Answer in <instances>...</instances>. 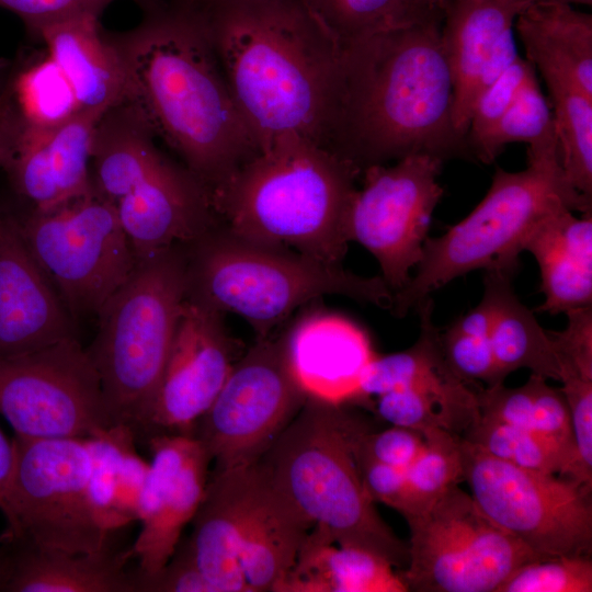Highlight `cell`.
<instances>
[{"mask_svg": "<svg viewBox=\"0 0 592 592\" xmlns=\"http://www.w3.org/2000/svg\"><path fill=\"white\" fill-rule=\"evenodd\" d=\"M139 23L106 35L125 75L124 103L213 193L260 152L192 2L136 0Z\"/></svg>", "mask_w": 592, "mask_h": 592, "instance_id": "6da1fadb", "label": "cell"}, {"mask_svg": "<svg viewBox=\"0 0 592 592\" xmlns=\"http://www.w3.org/2000/svg\"><path fill=\"white\" fill-rule=\"evenodd\" d=\"M442 16L341 46L327 148L360 173L412 155L475 159L453 123Z\"/></svg>", "mask_w": 592, "mask_h": 592, "instance_id": "7a4b0ae2", "label": "cell"}, {"mask_svg": "<svg viewBox=\"0 0 592 592\" xmlns=\"http://www.w3.org/2000/svg\"><path fill=\"white\" fill-rule=\"evenodd\" d=\"M192 3L260 151L293 136L327 148L341 46L308 1Z\"/></svg>", "mask_w": 592, "mask_h": 592, "instance_id": "3957f363", "label": "cell"}, {"mask_svg": "<svg viewBox=\"0 0 592 592\" xmlns=\"http://www.w3.org/2000/svg\"><path fill=\"white\" fill-rule=\"evenodd\" d=\"M360 174L309 139L284 137L260 151L212 193L229 232L341 264Z\"/></svg>", "mask_w": 592, "mask_h": 592, "instance_id": "277c9868", "label": "cell"}, {"mask_svg": "<svg viewBox=\"0 0 592 592\" xmlns=\"http://www.w3.org/2000/svg\"><path fill=\"white\" fill-rule=\"evenodd\" d=\"M364 429L342 405L307 398L257 464L337 545L371 551L403 570L408 544L380 517L356 462L355 442Z\"/></svg>", "mask_w": 592, "mask_h": 592, "instance_id": "5b68a950", "label": "cell"}, {"mask_svg": "<svg viewBox=\"0 0 592 592\" xmlns=\"http://www.w3.org/2000/svg\"><path fill=\"white\" fill-rule=\"evenodd\" d=\"M185 246L186 298L244 319L258 338L327 295L391 308L382 276L364 277L295 250L248 240L215 226Z\"/></svg>", "mask_w": 592, "mask_h": 592, "instance_id": "8992f818", "label": "cell"}, {"mask_svg": "<svg viewBox=\"0 0 592 592\" xmlns=\"http://www.w3.org/2000/svg\"><path fill=\"white\" fill-rule=\"evenodd\" d=\"M562 206L592 213V200L568 182L559 150L527 153V167L522 171L497 168L480 203L443 235L429 236L414 273L394 294L392 314L405 316L410 309L417 310L433 292L473 271H500L513 276L534 226Z\"/></svg>", "mask_w": 592, "mask_h": 592, "instance_id": "52a82bcc", "label": "cell"}, {"mask_svg": "<svg viewBox=\"0 0 592 592\" xmlns=\"http://www.w3.org/2000/svg\"><path fill=\"white\" fill-rule=\"evenodd\" d=\"M187 294L184 244L138 261L86 349L113 423L146 433Z\"/></svg>", "mask_w": 592, "mask_h": 592, "instance_id": "ba28073f", "label": "cell"}, {"mask_svg": "<svg viewBox=\"0 0 592 592\" xmlns=\"http://www.w3.org/2000/svg\"><path fill=\"white\" fill-rule=\"evenodd\" d=\"M14 463L1 512L0 542L25 540L69 553H93L109 544L91 506L88 439L14 435Z\"/></svg>", "mask_w": 592, "mask_h": 592, "instance_id": "9c48e42d", "label": "cell"}, {"mask_svg": "<svg viewBox=\"0 0 592 592\" xmlns=\"http://www.w3.org/2000/svg\"><path fill=\"white\" fill-rule=\"evenodd\" d=\"M32 257L75 320L94 315L137 260L116 206L94 192L20 219Z\"/></svg>", "mask_w": 592, "mask_h": 592, "instance_id": "30bf717a", "label": "cell"}, {"mask_svg": "<svg viewBox=\"0 0 592 592\" xmlns=\"http://www.w3.org/2000/svg\"><path fill=\"white\" fill-rule=\"evenodd\" d=\"M408 591L498 592L522 565L542 558L492 521L458 485L407 521Z\"/></svg>", "mask_w": 592, "mask_h": 592, "instance_id": "8fae6325", "label": "cell"}, {"mask_svg": "<svg viewBox=\"0 0 592 592\" xmlns=\"http://www.w3.org/2000/svg\"><path fill=\"white\" fill-rule=\"evenodd\" d=\"M463 463L474 500L532 551L540 557L591 555V488L505 463L464 439Z\"/></svg>", "mask_w": 592, "mask_h": 592, "instance_id": "7c38bea8", "label": "cell"}, {"mask_svg": "<svg viewBox=\"0 0 592 592\" xmlns=\"http://www.w3.org/2000/svg\"><path fill=\"white\" fill-rule=\"evenodd\" d=\"M306 399L287 365L282 337L258 338L235 362L191 435L203 445L214 469L250 466L260 460Z\"/></svg>", "mask_w": 592, "mask_h": 592, "instance_id": "4fadbf2b", "label": "cell"}, {"mask_svg": "<svg viewBox=\"0 0 592 592\" xmlns=\"http://www.w3.org/2000/svg\"><path fill=\"white\" fill-rule=\"evenodd\" d=\"M0 414L26 439H88L114 424L77 338L0 358Z\"/></svg>", "mask_w": 592, "mask_h": 592, "instance_id": "5bb4252c", "label": "cell"}, {"mask_svg": "<svg viewBox=\"0 0 592 592\" xmlns=\"http://www.w3.org/2000/svg\"><path fill=\"white\" fill-rule=\"evenodd\" d=\"M443 161L412 155L392 166L365 169L348 213L349 240L363 246L378 262L382 277L395 294L409 282L429 238L433 212L443 196L439 182Z\"/></svg>", "mask_w": 592, "mask_h": 592, "instance_id": "9a60e30c", "label": "cell"}, {"mask_svg": "<svg viewBox=\"0 0 592 592\" xmlns=\"http://www.w3.org/2000/svg\"><path fill=\"white\" fill-rule=\"evenodd\" d=\"M234 364L221 314L186 298L146 433L191 435Z\"/></svg>", "mask_w": 592, "mask_h": 592, "instance_id": "2e32d148", "label": "cell"}, {"mask_svg": "<svg viewBox=\"0 0 592 592\" xmlns=\"http://www.w3.org/2000/svg\"><path fill=\"white\" fill-rule=\"evenodd\" d=\"M148 439L151 460L138 506L140 528L129 548L143 576L156 573L173 555L203 499L212 463L192 435L158 433Z\"/></svg>", "mask_w": 592, "mask_h": 592, "instance_id": "e0dca14e", "label": "cell"}, {"mask_svg": "<svg viewBox=\"0 0 592 592\" xmlns=\"http://www.w3.org/2000/svg\"><path fill=\"white\" fill-rule=\"evenodd\" d=\"M530 0H447L441 39L453 84V123L467 135L480 95L519 57L513 34Z\"/></svg>", "mask_w": 592, "mask_h": 592, "instance_id": "ac0fdd59", "label": "cell"}, {"mask_svg": "<svg viewBox=\"0 0 592 592\" xmlns=\"http://www.w3.org/2000/svg\"><path fill=\"white\" fill-rule=\"evenodd\" d=\"M70 338L76 320L29 251L19 218L0 213V358Z\"/></svg>", "mask_w": 592, "mask_h": 592, "instance_id": "d6986e66", "label": "cell"}, {"mask_svg": "<svg viewBox=\"0 0 592 592\" xmlns=\"http://www.w3.org/2000/svg\"><path fill=\"white\" fill-rule=\"evenodd\" d=\"M115 206L137 262L191 243L216 226L208 187L167 157Z\"/></svg>", "mask_w": 592, "mask_h": 592, "instance_id": "ffe728a7", "label": "cell"}, {"mask_svg": "<svg viewBox=\"0 0 592 592\" xmlns=\"http://www.w3.org/2000/svg\"><path fill=\"white\" fill-rule=\"evenodd\" d=\"M106 111L82 110L48 130L21 128L1 168L13 189L37 210H49L93 192L91 152Z\"/></svg>", "mask_w": 592, "mask_h": 592, "instance_id": "44dd1931", "label": "cell"}, {"mask_svg": "<svg viewBox=\"0 0 592 592\" xmlns=\"http://www.w3.org/2000/svg\"><path fill=\"white\" fill-rule=\"evenodd\" d=\"M281 337L289 371L307 398L332 405L361 398V377L375 354L355 322L339 314L311 310Z\"/></svg>", "mask_w": 592, "mask_h": 592, "instance_id": "7402d4cb", "label": "cell"}, {"mask_svg": "<svg viewBox=\"0 0 592 592\" xmlns=\"http://www.w3.org/2000/svg\"><path fill=\"white\" fill-rule=\"evenodd\" d=\"M261 485L257 464L216 470L191 521L187 543L215 592H250L240 551Z\"/></svg>", "mask_w": 592, "mask_h": 592, "instance_id": "603a6c76", "label": "cell"}, {"mask_svg": "<svg viewBox=\"0 0 592 592\" xmlns=\"http://www.w3.org/2000/svg\"><path fill=\"white\" fill-rule=\"evenodd\" d=\"M420 334L408 349L378 356L365 367L360 396H379L409 388L434 398L454 413L466 430L479 419L478 390L459 378L448 366L441 344V331L433 322V301L418 308Z\"/></svg>", "mask_w": 592, "mask_h": 592, "instance_id": "cb8c5ba5", "label": "cell"}, {"mask_svg": "<svg viewBox=\"0 0 592 592\" xmlns=\"http://www.w3.org/2000/svg\"><path fill=\"white\" fill-rule=\"evenodd\" d=\"M523 251L535 259L543 303L550 315L592 306V213L577 217L562 206L543 217L527 236Z\"/></svg>", "mask_w": 592, "mask_h": 592, "instance_id": "d4e9b609", "label": "cell"}, {"mask_svg": "<svg viewBox=\"0 0 592 592\" xmlns=\"http://www.w3.org/2000/svg\"><path fill=\"white\" fill-rule=\"evenodd\" d=\"M9 567L3 592H136L126 570L130 550L107 544L93 553H69L25 540L1 542Z\"/></svg>", "mask_w": 592, "mask_h": 592, "instance_id": "484cf974", "label": "cell"}, {"mask_svg": "<svg viewBox=\"0 0 592 592\" xmlns=\"http://www.w3.org/2000/svg\"><path fill=\"white\" fill-rule=\"evenodd\" d=\"M37 37L70 82L81 110L107 111L124 101L122 61L98 15L82 14L50 23Z\"/></svg>", "mask_w": 592, "mask_h": 592, "instance_id": "4316f807", "label": "cell"}, {"mask_svg": "<svg viewBox=\"0 0 592 592\" xmlns=\"http://www.w3.org/2000/svg\"><path fill=\"white\" fill-rule=\"evenodd\" d=\"M260 473V490L244 534L240 565L250 592H280L315 524Z\"/></svg>", "mask_w": 592, "mask_h": 592, "instance_id": "83f0119b", "label": "cell"}, {"mask_svg": "<svg viewBox=\"0 0 592 592\" xmlns=\"http://www.w3.org/2000/svg\"><path fill=\"white\" fill-rule=\"evenodd\" d=\"M514 27L544 80H565L592 96V15L570 4L534 2Z\"/></svg>", "mask_w": 592, "mask_h": 592, "instance_id": "f1b7e54d", "label": "cell"}, {"mask_svg": "<svg viewBox=\"0 0 592 592\" xmlns=\"http://www.w3.org/2000/svg\"><path fill=\"white\" fill-rule=\"evenodd\" d=\"M398 570L371 551L335 546L314 525L280 592H407Z\"/></svg>", "mask_w": 592, "mask_h": 592, "instance_id": "f546056e", "label": "cell"}, {"mask_svg": "<svg viewBox=\"0 0 592 592\" xmlns=\"http://www.w3.org/2000/svg\"><path fill=\"white\" fill-rule=\"evenodd\" d=\"M91 453L89 494L100 527L111 534L138 517L141 491L149 471L136 448V433L114 423L88 437Z\"/></svg>", "mask_w": 592, "mask_h": 592, "instance_id": "4dcf8cb0", "label": "cell"}, {"mask_svg": "<svg viewBox=\"0 0 592 592\" xmlns=\"http://www.w3.org/2000/svg\"><path fill=\"white\" fill-rule=\"evenodd\" d=\"M137 113L122 102L100 118L92 144L93 192L116 203L143 181L166 156Z\"/></svg>", "mask_w": 592, "mask_h": 592, "instance_id": "1f68e13d", "label": "cell"}, {"mask_svg": "<svg viewBox=\"0 0 592 592\" xmlns=\"http://www.w3.org/2000/svg\"><path fill=\"white\" fill-rule=\"evenodd\" d=\"M496 296V317L490 343L497 363L505 377L525 368L531 374L560 382L561 368L548 330L537 321L516 296L512 275L486 271Z\"/></svg>", "mask_w": 592, "mask_h": 592, "instance_id": "d6a6232c", "label": "cell"}, {"mask_svg": "<svg viewBox=\"0 0 592 592\" xmlns=\"http://www.w3.org/2000/svg\"><path fill=\"white\" fill-rule=\"evenodd\" d=\"M548 379L531 374L519 387L499 384L478 390L479 419L554 437L574 448L567 402Z\"/></svg>", "mask_w": 592, "mask_h": 592, "instance_id": "836d02e7", "label": "cell"}, {"mask_svg": "<svg viewBox=\"0 0 592 592\" xmlns=\"http://www.w3.org/2000/svg\"><path fill=\"white\" fill-rule=\"evenodd\" d=\"M545 82L565 175L574 190L592 200V96L570 81Z\"/></svg>", "mask_w": 592, "mask_h": 592, "instance_id": "e575fe53", "label": "cell"}, {"mask_svg": "<svg viewBox=\"0 0 592 592\" xmlns=\"http://www.w3.org/2000/svg\"><path fill=\"white\" fill-rule=\"evenodd\" d=\"M528 145L527 152L559 150L554 115L543 95L535 72L530 76L513 103L471 148L475 159L492 163L511 143Z\"/></svg>", "mask_w": 592, "mask_h": 592, "instance_id": "d590c367", "label": "cell"}, {"mask_svg": "<svg viewBox=\"0 0 592 592\" xmlns=\"http://www.w3.org/2000/svg\"><path fill=\"white\" fill-rule=\"evenodd\" d=\"M485 453L521 468L567 476L574 463V448L547 435L478 419L462 435Z\"/></svg>", "mask_w": 592, "mask_h": 592, "instance_id": "8d00e7d4", "label": "cell"}, {"mask_svg": "<svg viewBox=\"0 0 592 592\" xmlns=\"http://www.w3.org/2000/svg\"><path fill=\"white\" fill-rule=\"evenodd\" d=\"M12 92L24 130L52 129L82 111L70 82L48 55L14 71Z\"/></svg>", "mask_w": 592, "mask_h": 592, "instance_id": "74e56055", "label": "cell"}, {"mask_svg": "<svg viewBox=\"0 0 592 592\" xmlns=\"http://www.w3.org/2000/svg\"><path fill=\"white\" fill-rule=\"evenodd\" d=\"M425 447L406 470V521L426 512L449 488L464 481L462 435L443 429L423 433Z\"/></svg>", "mask_w": 592, "mask_h": 592, "instance_id": "f35d334b", "label": "cell"}, {"mask_svg": "<svg viewBox=\"0 0 592 592\" xmlns=\"http://www.w3.org/2000/svg\"><path fill=\"white\" fill-rule=\"evenodd\" d=\"M340 46L432 16L414 0H307Z\"/></svg>", "mask_w": 592, "mask_h": 592, "instance_id": "ab89813d", "label": "cell"}, {"mask_svg": "<svg viewBox=\"0 0 592 592\" xmlns=\"http://www.w3.org/2000/svg\"><path fill=\"white\" fill-rule=\"evenodd\" d=\"M591 555L547 556L517 568L498 592H591Z\"/></svg>", "mask_w": 592, "mask_h": 592, "instance_id": "60d3db41", "label": "cell"}, {"mask_svg": "<svg viewBox=\"0 0 592 592\" xmlns=\"http://www.w3.org/2000/svg\"><path fill=\"white\" fill-rule=\"evenodd\" d=\"M377 413L391 425L423 433L443 429L460 435L465 428L441 402L409 388H399L377 396Z\"/></svg>", "mask_w": 592, "mask_h": 592, "instance_id": "b9f144b4", "label": "cell"}, {"mask_svg": "<svg viewBox=\"0 0 592 592\" xmlns=\"http://www.w3.org/2000/svg\"><path fill=\"white\" fill-rule=\"evenodd\" d=\"M441 344L448 366L463 380L480 382L486 387L504 383L506 377L497 363L490 338L470 335L451 325L441 332Z\"/></svg>", "mask_w": 592, "mask_h": 592, "instance_id": "7bdbcfd3", "label": "cell"}, {"mask_svg": "<svg viewBox=\"0 0 592 592\" xmlns=\"http://www.w3.org/2000/svg\"><path fill=\"white\" fill-rule=\"evenodd\" d=\"M560 383L574 443V463L566 477L592 489V379L565 374Z\"/></svg>", "mask_w": 592, "mask_h": 592, "instance_id": "ee69618b", "label": "cell"}, {"mask_svg": "<svg viewBox=\"0 0 592 592\" xmlns=\"http://www.w3.org/2000/svg\"><path fill=\"white\" fill-rule=\"evenodd\" d=\"M534 72L533 65L519 56L480 95L471 113L466 135L470 150L505 113Z\"/></svg>", "mask_w": 592, "mask_h": 592, "instance_id": "f6af8a7d", "label": "cell"}, {"mask_svg": "<svg viewBox=\"0 0 592 592\" xmlns=\"http://www.w3.org/2000/svg\"><path fill=\"white\" fill-rule=\"evenodd\" d=\"M565 315L566 327L561 331H549L559 360L561 377L573 374L592 379V306Z\"/></svg>", "mask_w": 592, "mask_h": 592, "instance_id": "bcb514c9", "label": "cell"}, {"mask_svg": "<svg viewBox=\"0 0 592 592\" xmlns=\"http://www.w3.org/2000/svg\"><path fill=\"white\" fill-rule=\"evenodd\" d=\"M136 592H215L197 567L187 539L179 542L173 555L156 573L134 572Z\"/></svg>", "mask_w": 592, "mask_h": 592, "instance_id": "7dc6e473", "label": "cell"}, {"mask_svg": "<svg viewBox=\"0 0 592 592\" xmlns=\"http://www.w3.org/2000/svg\"><path fill=\"white\" fill-rule=\"evenodd\" d=\"M356 445L372 459L406 470L421 455L425 441L417 430L392 425L380 432L363 430Z\"/></svg>", "mask_w": 592, "mask_h": 592, "instance_id": "c3c4849f", "label": "cell"}, {"mask_svg": "<svg viewBox=\"0 0 592 592\" xmlns=\"http://www.w3.org/2000/svg\"><path fill=\"white\" fill-rule=\"evenodd\" d=\"M114 0H0V7L15 13L30 34L54 22L82 14L100 16Z\"/></svg>", "mask_w": 592, "mask_h": 592, "instance_id": "681fc988", "label": "cell"}, {"mask_svg": "<svg viewBox=\"0 0 592 592\" xmlns=\"http://www.w3.org/2000/svg\"><path fill=\"white\" fill-rule=\"evenodd\" d=\"M356 442L355 457L368 496L375 503H383L402 515L407 501L405 470L372 459L357 448Z\"/></svg>", "mask_w": 592, "mask_h": 592, "instance_id": "f907efd6", "label": "cell"}, {"mask_svg": "<svg viewBox=\"0 0 592 592\" xmlns=\"http://www.w3.org/2000/svg\"><path fill=\"white\" fill-rule=\"evenodd\" d=\"M22 127L12 92V81L0 99V167Z\"/></svg>", "mask_w": 592, "mask_h": 592, "instance_id": "816d5d0a", "label": "cell"}, {"mask_svg": "<svg viewBox=\"0 0 592 592\" xmlns=\"http://www.w3.org/2000/svg\"><path fill=\"white\" fill-rule=\"evenodd\" d=\"M14 463L12 440H8L0 429V512L4 508L5 492L10 482Z\"/></svg>", "mask_w": 592, "mask_h": 592, "instance_id": "f5cc1de1", "label": "cell"}, {"mask_svg": "<svg viewBox=\"0 0 592 592\" xmlns=\"http://www.w3.org/2000/svg\"><path fill=\"white\" fill-rule=\"evenodd\" d=\"M14 70V67L8 60L0 59V99L8 89Z\"/></svg>", "mask_w": 592, "mask_h": 592, "instance_id": "db71d44e", "label": "cell"}, {"mask_svg": "<svg viewBox=\"0 0 592 592\" xmlns=\"http://www.w3.org/2000/svg\"><path fill=\"white\" fill-rule=\"evenodd\" d=\"M414 2L425 13L443 14L447 0H414Z\"/></svg>", "mask_w": 592, "mask_h": 592, "instance_id": "11a10c76", "label": "cell"}, {"mask_svg": "<svg viewBox=\"0 0 592 592\" xmlns=\"http://www.w3.org/2000/svg\"><path fill=\"white\" fill-rule=\"evenodd\" d=\"M8 554L2 544H0V591L3 592V588L8 577Z\"/></svg>", "mask_w": 592, "mask_h": 592, "instance_id": "9f6ffc18", "label": "cell"}, {"mask_svg": "<svg viewBox=\"0 0 592 592\" xmlns=\"http://www.w3.org/2000/svg\"><path fill=\"white\" fill-rule=\"evenodd\" d=\"M531 3H534V2H556V3H565V4H572V3H578V4H585V5H591L592 4V0H530Z\"/></svg>", "mask_w": 592, "mask_h": 592, "instance_id": "6f0895ef", "label": "cell"}, {"mask_svg": "<svg viewBox=\"0 0 592 592\" xmlns=\"http://www.w3.org/2000/svg\"><path fill=\"white\" fill-rule=\"evenodd\" d=\"M180 1H185V2H195V1H203V0H180Z\"/></svg>", "mask_w": 592, "mask_h": 592, "instance_id": "680465c9", "label": "cell"}]
</instances>
